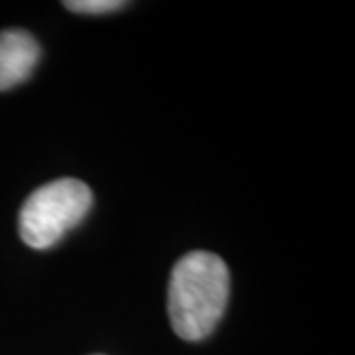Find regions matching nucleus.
<instances>
[{
    "mask_svg": "<svg viewBox=\"0 0 355 355\" xmlns=\"http://www.w3.org/2000/svg\"><path fill=\"white\" fill-rule=\"evenodd\" d=\"M229 300V268L205 251L182 257L172 268L168 316L182 340L198 342L216 330Z\"/></svg>",
    "mask_w": 355,
    "mask_h": 355,
    "instance_id": "obj_1",
    "label": "nucleus"
},
{
    "mask_svg": "<svg viewBox=\"0 0 355 355\" xmlns=\"http://www.w3.org/2000/svg\"><path fill=\"white\" fill-rule=\"evenodd\" d=\"M91 205L93 193L81 180L60 178L48 182L30 193L22 205L18 217L20 237L32 249H50L85 219Z\"/></svg>",
    "mask_w": 355,
    "mask_h": 355,
    "instance_id": "obj_2",
    "label": "nucleus"
},
{
    "mask_svg": "<svg viewBox=\"0 0 355 355\" xmlns=\"http://www.w3.org/2000/svg\"><path fill=\"white\" fill-rule=\"evenodd\" d=\"M40 44L24 30L0 32V91L24 83L40 62Z\"/></svg>",
    "mask_w": 355,
    "mask_h": 355,
    "instance_id": "obj_3",
    "label": "nucleus"
},
{
    "mask_svg": "<svg viewBox=\"0 0 355 355\" xmlns=\"http://www.w3.org/2000/svg\"><path fill=\"white\" fill-rule=\"evenodd\" d=\"M71 12L79 14H107L125 6L121 0H67L64 4Z\"/></svg>",
    "mask_w": 355,
    "mask_h": 355,
    "instance_id": "obj_4",
    "label": "nucleus"
}]
</instances>
